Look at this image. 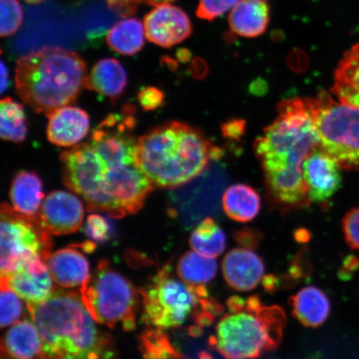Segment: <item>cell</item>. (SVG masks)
<instances>
[{
	"mask_svg": "<svg viewBox=\"0 0 359 359\" xmlns=\"http://www.w3.org/2000/svg\"><path fill=\"white\" fill-rule=\"evenodd\" d=\"M133 106L107 116L86 142L62 151V181L91 212L136 214L155 187L139 167Z\"/></svg>",
	"mask_w": 359,
	"mask_h": 359,
	"instance_id": "6da1fadb",
	"label": "cell"
},
{
	"mask_svg": "<svg viewBox=\"0 0 359 359\" xmlns=\"http://www.w3.org/2000/svg\"><path fill=\"white\" fill-rule=\"evenodd\" d=\"M277 118L254 143L273 203L284 210L311 205L304 182V161L320 139L311 98H291L278 105Z\"/></svg>",
	"mask_w": 359,
	"mask_h": 359,
	"instance_id": "7a4b0ae2",
	"label": "cell"
},
{
	"mask_svg": "<svg viewBox=\"0 0 359 359\" xmlns=\"http://www.w3.org/2000/svg\"><path fill=\"white\" fill-rule=\"evenodd\" d=\"M27 309L45 359H116L114 339L98 329L77 291L56 290L46 302Z\"/></svg>",
	"mask_w": 359,
	"mask_h": 359,
	"instance_id": "3957f363",
	"label": "cell"
},
{
	"mask_svg": "<svg viewBox=\"0 0 359 359\" xmlns=\"http://www.w3.org/2000/svg\"><path fill=\"white\" fill-rule=\"evenodd\" d=\"M222 155L200 129L178 121L157 126L137 141L139 167L161 189L186 185Z\"/></svg>",
	"mask_w": 359,
	"mask_h": 359,
	"instance_id": "277c9868",
	"label": "cell"
},
{
	"mask_svg": "<svg viewBox=\"0 0 359 359\" xmlns=\"http://www.w3.org/2000/svg\"><path fill=\"white\" fill-rule=\"evenodd\" d=\"M87 76L86 62L77 53L44 47L17 61L16 91L35 112L48 116L77 100Z\"/></svg>",
	"mask_w": 359,
	"mask_h": 359,
	"instance_id": "5b68a950",
	"label": "cell"
},
{
	"mask_svg": "<svg viewBox=\"0 0 359 359\" xmlns=\"http://www.w3.org/2000/svg\"><path fill=\"white\" fill-rule=\"evenodd\" d=\"M286 324L284 309L264 305L258 295H251L243 311L219 318L209 347L226 359H257L280 346Z\"/></svg>",
	"mask_w": 359,
	"mask_h": 359,
	"instance_id": "8992f818",
	"label": "cell"
},
{
	"mask_svg": "<svg viewBox=\"0 0 359 359\" xmlns=\"http://www.w3.org/2000/svg\"><path fill=\"white\" fill-rule=\"evenodd\" d=\"M85 307L97 324L125 331L136 329L139 294L127 278L111 269L102 259L85 285L79 290Z\"/></svg>",
	"mask_w": 359,
	"mask_h": 359,
	"instance_id": "52a82bcc",
	"label": "cell"
},
{
	"mask_svg": "<svg viewBox=\"0 0 359 359\" xmlns=\"http://www.w3.org/2000/svg\"><path fill=\"white\" fill-rule=\"evenodd\" d=\"M320 147L347 170H359V107L322 92L311 98Z\"/></svg>",
	"mask_w": 359,
	"mask_h": 359,
	"instance_id": "ba28073f",
	"label": "cell"
},
{
	"mask_svg": "<svg viewBox=\"0 0 359 359\" xmlns=\"http://www.w3.org/2000/svg\"><path fill=\"white\" fill-rule=\"evenodd\" d=\"M142 321L149 327L170 330L181 327L200 306V298L191 287L172 275L165 264L140 290Z\"/></svg>",
	"mask_w": 359,
	"mask_h": 359,
	"instance_id": "9c48e42d",
	"label": "cell"
},
{
	"mask_svg": "<svg viewBox=\"0 0 359 359\" xmlns=\"http://www.w3.org/2000/svg\"><path fill=\"white\" fill-rule=\"evenodd\" d=\"M1 276H7L36 258L46 263L51 257V233L40 223L38 217L18 212L12 205H1Z\"/></svg>",
	"mask_w": 359,
	"mask_h": 359,
	"instance_id": "30bf717a",
	"label": "cell"
},
{
	"mask_svg": "<svg viewBox=\"0 0 359 359\" xmlns=\"http://www.w3.org/2000/svg\"><path fill=\"white\" fill-rule=\"evenodd\" d=\"M84 208L78 196L65 191H55L45 197L38 219L55 236L77 232L83 222Z\"/></svg>",
	"mask_w": 359,
	"mask_h": 359,
	"instance_id": "8fae6325",
	"label": "cell"
},
{
	"mask_svg": "<svg viewBox=\"0 0 359 359\" xmlns=\"http://www.w3.org/2000/svg\"><path fill=\"white\" fill-rule=\"evenodd\" d=\"M148 41L169 48L181 43L192 33L189 17L170 3L155 6L143 20Z\"/></svg>",
	"mask_w": 359,
	"mask_h": 359,
	"instance_id": "7c38bea8",
	"label": "cell"
},
{
	"mask_svg": "<svg viewBox=\"0 0 359 359\" xmlns=\"http://www.w3.org/2000/svg\"><path fill=\"white\" fill-rule=\"evenodd\" d=\"M340 165L318 147L303 165V175L311 203L324 204L339 190L342 183Z\"/></svg>",
	"mask_w": 359,
	"mask_h": 359,
	"instance_id": "4fadbf2b",
	"label": "cell"
},
{
	"mask_svg": "<svg viewBox=\"0 0 359 359\" xmlns=\"http://www.w3.org/2000/svg\"><path fill=\"white\" fill-rule=\"evenodd\" d=\"M1 284L15 292L27 304L46 302L57 290L48 264L36 258L7 276H1Z\"/></svg>",
	"mask_w": 359,
	"mask_h": 359,
	"instance_id": "5bb4252c",
	"label": "cell"
},
{
	"mask_svg": "<svg viewBox=\"0 0 359 359\" xmlns=\"http://www.w3.org/2000/svg\"><path fill=\"white\" fill-rule=\"evenodd\" d=\"M264 260L252 250L235 248L229 251L222 262L224 280L237 291L252 290L264 276Z\"/></svg>",
	"mask_w": 359,
	"mask_h": 359,
	"instance_id": "9a60e30c",
	"label": "cell"
},
{
	"mask_svg": "<svg viewBox=\"0 0 359 359\" xmlns=\"http://www.w3.org/2000/svg\"><path fill=\"white\" fill-rule=\"evenodd\" d=\"M48 140L61 147H73L88 136L90 118L86 111L65 106L48 116Z\"/></svg>",
	"mask_w": 359,
	"mask_h": 359,
	"instance_id": "2e32d148",
	"label": "cell"
},
{
	"mask_svg": "<svg viewBox=\"0 0 359 359\" xmlns=\"http://www.w3.org/2000/svg\"><path fill=\"white\" fill-rule=\"evenodd\" d=\"M47 264L53 280L67 290H80L91 276L87 258L74 245L57 250Z\"/></svg>",
	"mask_w": 359,
	"mask_h": 359,
	"instance_id": "e0dca14e",
	"label": "cell"
},
{
	"mask_svg": "<svg viewBox=\"0 0 359 359\" xmlns=\"http://www.w3.org/2000/svg\"><path fill=\"white\" fill-rule=\"evenodd\" d=\"M1 359H45L41 337L34 322L13 325L1 340Z\"/></svg>",
	"mask_w": 359,
	"mask_h": 359,
	"instance_id": "ac0fdd59",
	"label": "cell"
},
{
	"mask_svg": "<svg viewBox=\"0 0 359 359\" xmlns=\"http://www.w3.org/2000/svg\"><path fill=\"white\" fill-rule=\"evenodd\" d=\"M289 304L292 316L304 327H320L330 317V299L316 286L304 287L290 296Z\"/></svg>",
	"mask_w": 359,
	"mask_h": 359,
	"instance_id": "d6986e66",
	"label": "cell"
},
{
	"mask_svg": "<svg viewBox=\"0 0 359 359\" xmlns=\"http://www.w3.org/2000/svg\"><path fill=\"white\" fill-rule=\"evenodd\" d=\"M127 84V72L122 64L116 58L106 57L93 66L85 88L114 102L123 95Z\"/></svg>",
	"mask_w": 359,
	"mask_h": 359,
	"instance_id": "ffe728a7",
	"label": "cell"
},
{
	"mask_svg": "<svg viewBox=\"0 0 359 359\" xmlns=\"http://www.w3.org/2000/svg\"><path fill=\"white\" fill-rule=\"evenodd\" d=\"M269 22V10L264 0H240L229 15L232 32L245 38L263 34Z\"/></svg>",
	"mask_w": 359,
	"mask_h": 359,
	"instance_id": "44dd1931",
	"label": "cell"
},
{
	"mask_svg": "<svg viewBox=\"0 0 359 359\" xmlns=\"http://www.w3.org/2000/svg\"><path fill=\"white\" fill-rule=\"evenodd\" d=\"M42 180L35 172L22 170L11 183L10 197L12 206L27 217H38L43 201Z\"/></svg>",
	"mask_w": 359,
	"mask_h": 359,
	"instance_id": "7402d4cb",
	"label": "cell"
},
{
	"mask_svg": "<svg viewBox=\"0 0 359 359\" xmlns=\"http://www.w3.org/2000/svg\"><path fill=\"white\" fill-rule=\"evenodd\" d=\"M334 79L332 93L339 102L359 107V43L344 53Z\"/></svg>",
	"mask_w": 359,
	"mask_h": 359,
	"instance_id": "603a6c76",
	"label": "cell"
},
{
	"mask_svg": "<svg viewBox=\"0 0 359 359\" xmlns=\"http://www.w3.org/2000/svg\"><path fill=\"white\" fill-rule=\"evenodd\" d=\"M222 208L233 221L247 223L257 217L262 208V200L253 187L245 184H235L224 191Z\"/></svg>",
	"mask_w": 359,
	"mask_h": 359,
	"instance_id": "cb8c5ba5",
	"label": "cell"
},
{
	"mask_svg": "<svg viewBox=\"0 0 359 359\" xmlns=\"http://www.w3.org/2000/svg\"><path fill=\"white\" fill-rule=\"evenodd\" d=\"M144 37V25L136 18H130L111 27L107 34V43L119 55L132 56L142 50Z\"/></svg>",
	"mask_w": 359,
	"mask_h": 359,
	"instance_id": "d4e9b609",
	"label": "cell"
},
{
	"mask_svg": "<svg viewBox=\"0 0 359 359\" xmlns=\"http://www.w3.org/2000/svg\"><path fill=\"white\" fill-rule=\"evenodd\" d=\"M218 264L212 257L188 251L179 259L177 275L184 283L190 286L205 285L217 276Z\"/></svg>",
	"mask_w": 359,
	"mask_h": 359,
	"instance_id": "484cf974",
	"label": "cell"
},
{
	"mask_svg": "<svg viewBox=\"0 0 359 359\" xmlns=\"http://www.w3.org/2000/svg\"><path fill=\"white\" fill-rule=\"evenodd\" d=\"M226 236L213 218L206 217L193 230L189 243L193 250L217 258L226 248Z\"/></svg>",
	"mask_w": 359,
	"mask_h": 359,
	"instance_id": "4316f807",
	"label": "cell"
},
{
	"mask_svg": "<svg viewBox=\"0 0 359 359\" xmlns=\"http://www.w3.org/2000/svg\"><path fill=\"white\" fill-rule=\"evenodd\" d=\"M28 135L24 107L11 97L0 102V136L4 141L21 143Z\"/></svg>",
	"mask_w": 359,
	"mask_h": 359,
	"instance_id": "83f0119b",
	"label": "cell"
},
{
	"mask_svg": "<svg viewBox=\"0 0 359 359\" xmlns=\"http://www.w3.org/2000/svg\"><path fill=\"white\" fill-rule=\"evenodd\" d=\"M139 341L144 359H184L163 330H147L140 335Z\"/></svg>",
	"mask_w": 359,
	"mask_h": 359,
	"instance_id": "f1b7e54d",
	"label": "cell"
},
{
	"mask_svg": "<svg viewBox=\"0 0 359 359\" xmlns=\"http://www.w3.org/2000/svg\"><path fill=\"white\" fill-rule=\"evenodd\" d=\"M20 297L10 287L1 284L0 324L2 327L16 324L25 316V304Z\"/></svg>",
	"mask_w": 359,
	"mask_h": 359,
	"instance_id": "f546056e",
	"label": "cell"
},
{
	"mask_svg": "<svg viewBox=\"0 0 359 359\" xmlns=\"http://www.w3.org/2000/svg\"><path fill=\"white\" fill-rule=\"evenodd\" d=\"M1 22L0 35L8 37L15 34L20 28L22 22V10L18 0H0Z\"/></svg>",
	"mask_w": 359,
	"mask_h": 359,
	"instance_id": "4dcf8cb0",
	"label": "cell"
},
{
	"mask_svg": "<svg viewBox=\"0 0 359 359\" xmlns=\"http://www.w3.org/2000/svg\"><path fill=\"white\" fill-rule=\"evenodd\" d=\"M240 0H199L196 15L201 20L212 21L232 10Z\"/></svg>",
	"mask_w": 359,
	"mask_h": 359,
	"instance_id": "1f68e13d",
	"label": "cell"
},
{
	"mask_svg": "<svg viewBox=\"0 0 359 359\" xmlns=\"http://www.w3.org/2000/svg\"><path fill=\"white\" fill-rule=\"evenodd\" d=\"M85 232L93 242H104L109 239L111 226L106 218L100 214L88 215Z\"/></svg>",
	"mask_w": 359,
	"mask_h": 359,
	"instance_id": "d6a6232c",
	"label": "cell"
},
{
	"mask_svg": "<svg viewBox=\"0 0 359 359\" xmlns=\"http://www.w3.org/2000/svg\"><path fill=\"white\" fill-rule=\"evenodd\" d=\"M343 231L350 248L359 250V208H353L343 219Z\"/></svg>",
	"mask_w": 359,
	"mask_h": 359,
	"instance_id": "836d02e7",
	"label": "cell"
},
{
	"mask_svg": "<svg viewBox=\"0 0 359 359\" xmlns=\"http://www.w3.org/2000/svg\"><path fill=\"white\" fill-rule=\"evenodd\" d=\"M138 101L145 111H154L163 105L165 94L156 87H146L138 93Z\"/></svg>",
	"mask_w": 359,
	"mask_h": 359,
	"instance_id": "e575fe53",
	"label": "cell"
},
{
	"mask_svg": "<svg viewBox=\"0 0 359 359\" xmlns=\"http://www.w3.org/2000/svg\"><path fill=\"white\" fill-rule=\"evenodd\" d=\"M234 239L238 244L245 249H257L263 240V234L255 229L249 227L241 229L234 233Z\"/></svg>",
	"mask_w": 359,
	"mask_h": 359,
	"instance_id": "d590c367",
	"label": "cell"
},
{
	"mask_svg": "<svg viewBox=\"0 0 359 359\" xmlns=\"http://www.w3.org/2000/svg\"><path fill=\"white\" fill-rule=\"evenodd\" d=\"M107 6L116 15L129 18L136 13L143 0H106Z\"/></svg>",
	"mask_w": 359,
	"mask_h": 359,
	"instance_id": "8d00e7d4",
	"label": "cell"
},
{
	"mask_svg": "<svg viewBox=\"0 0 359 359\" xmlns=\"http://www.w3.org/2000/svg\"><path fill=\"white\" fill-rule=\"evenodd\" d=\"M245 120H229L222 126L223 136L230 140H239L245 133Z\"/></svg>",
	"mask_w": 359,
	"mask_h": 359,
	"instance_id": "74e56055",
	"label": "cell"
},
{
	"mask_svg": "<svg viewBox=\"0 0 359 359\" xmlns=\"http://www.w3.org/2000/svg\"><path fill=\"white\" fill-rule=\"evenodd\" d=\"M245 307V299L240 296L233 295L226 300V308L230 313L243 311Z\"/></svg>",
	"mask_w": 359,
	"mask_h": 359,
	"instance_id": "f35d334b",
	"label": "cell"
},
{
	"mask_svg": "<svg viewBox=\"0 0 359 359\" xmlns=\"http://www.w3.org/2000/svg\"><path fill=\"white\" fill-rule=\"evenodd\" d=\"M262 284L264 290L268 293H273L275 292L280 285V278L275 275L264 276L262 280Z\"/></svg>",
	"mask_w": 359,
	"mask_h": 359,
	"instance_id": "ab89813d",
	"label": "cell"
},
{
	"mask_svg": "<svg viewBox=\"0 0 359 359\" xmlns=\"http://www.w3.org/2000/svg\"><path fill=\"white\" fill-rule=\"evenodd\" d=\"M208 66H206L204 62L197 61L196 65L193 67V76L196 79H204L208 73Z\"/></svg>",
	"mask_w": 359,
	"mask_h": 359,
	"instance_id": "60d3db41",
	"label": "cell"
},
{
	"mask_svg": "<svg viewBox=\"0 0 359 359\" xmlns=\"http://www.w3.org/2000/svg\"><path fill=\"white\" fill-rule=\"evenodd\" d=\"M8 72L6 65H4V61H1V93H4V91L8 87Z\"/></svg>",
	"mask_w": 359,
	"mask_h": 359,
	"instance_id": "b9f144b4",
	"label": "cell"
},
{
	"mask_svg": "<svg viewBox=\"0 0 359 359\" xmlns=\"http://www.w3.org/2000/svg\"><path fill=\"white\" fill-rule=\"evenodd\" d=\"M295 240L299 242V243H305L309 239H311V234L304 230V229H299L297 231L294 233Z\"/></svg>",
	"mask_w": 359,
	"mask_h": 359,
	"instance_id": "7bdbcfd3",
	"label": "cell"
},
{
	"mask_svg": "<svg viewBox=\"0 0 359 359\" xmlns=\"http://www.w3.org/2000/svg\"><path fill=\"white\" fill-rule=\"evenodd\" d=\"M74 246L77 247V248L82 249L84 252L91 253L94 250H95L96 243L91 241H85L84 243L74 245Z\"/></svg>",
	"mask_w": 359,
	"mask_h": 359,
	"instance_id": "ee69618b",
	"label": "cell"
},
{
	"mask_svg": "<svg viewBox=\"0 0 359 359\" xmlns=\"http://www.w3.org/2000/svg\"><path fill=\"white\" fill-rule=\"evenodd\" d=\"M173 1L175 0H143V3L154 7L161 4L172 3Z\"/></svg>",
	"mask_w": 359,
	"mask_h": 359,
	"instance_id": "f6af8a7d",
	"label": "cell"
},
{
	"mask_svg": "<svg viewBox=\"0 0 359 359\" xmlns=\"http://www.w3.org/2000/svg\"><path fill=\"white\" fill-rule=\"evenodd\" d=\"M198 359H214L210 353L202 351L198 354Z\"/></svg>",
	"mask_w": 359,
	"mask_h": 359,
	"instance_id": "bcb514c9",
	"label": "cell"
},
{
	"mask_svg": "<svg viewBox=\"0 0 359 359\" xmlns=\"http://www.w3.org/2000/svg\"><path fill=\"white\" fill-rule=\"evenodd\" d=\"M25 1L31 4H38L46 1V0H25Z\"/></svg>",
	"mask_w": 359,
	"mask_h": 359,
	"instance_id": "7dc6e473",
	"label": "cell"
},
{
	"mask_svg": "<svg viewBox=\"0 0 359 359\" xmlns=\"http://www.w3.org/2000/svg\"></svg>",
	"mask_w": 359,
	"mask_h": 359,
	"instance_id": "c3c4849f",
	"label": "cell"
}]
</instances>
